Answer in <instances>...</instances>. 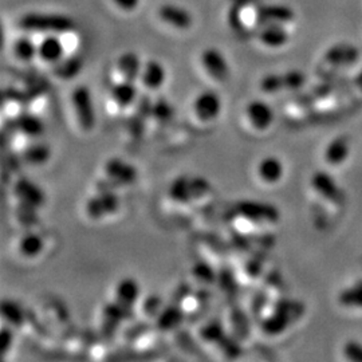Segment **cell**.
Segmentation results:
<instances>
[{
	"label": "cell",
	"mask_w": 362,
	"mask_h": 362,
	"mask_svg": "<svg viewBox=\"0 0 362 362\" xmlns=\"http://www.w3.org/2000/svg\"><path fill=\"white\" fill-rule=\"evenodd\" d=\"M243 119L248 129L255 133H266L272 129L275 121V112L272 105L264 100L255 98L248 101L243 107Z\"/></svg>",
	"instance_id": "9"
},
{
	"label": "cell",
	"mask_w": 362,
	"mask_h": 362,
	"mask_svg": "<svg viewBox=\"0 0 362 362\" xmlns=\"http://www.w3.org/2000/svg\"><path fill=\"white\" fill-rule=\"evenodd\" d=\"M223 113V100L219 93L215 90H204L199 93L191 104L192 118L200 125L215 124Z\"/></svg>",
	"instance_id": "7"
},
{
	"label": "cell",
	"mask_w": 362,
	"mask_h": 362,
	"mask_svg": "<svg viewBox=\"0 0 362 362\" xmlns=\"http://www.w3.org/2000/svg\"><path fill=\"white\" fill-rule=\"evenodd\" d=\"M140 81L149 91H158L167 82V69L157 59H149L143 66Z\"/></svg>",
	"instance_id": "18"
},
{
	"label": "cell",
	"mask_w": 362,
	"mask_h": 362,
	"mask_svg": "<svg viewBox=\"0 0 362 362\" xmlns=\"http://www.w3.org/2000/svg\"><path fill=\"white\" fill-rule=\"evenodd\" d=\"M57 74L61 78H71L77 76L82 67V61L78 57H65L57 64Z\"/></svg>",
	"instance_id": "32"
},
{
	"label": "cell",
	"mask_w": 362,
	"mask_h": 362,
	"mask_svg": "<svg viewBox=\"0 0 362 362\" xmlns=\"http://www.w3.org/2000/svg\"><path fill=\"white\" fill-rule=\"evenodd\" d=\"M38 58L45 64L54 66L65 58V45L58 34H46L39 42Z\"/></svg>",
	"instance_id": "16"
},
{
	"label": "cell",
	"mask_w": 362,
	"mask_h": 362,
	"mask_svg": "<svg viewBox=\"0 0 362 362\" xmlns=\"http://www.w3.org/2000/svg\"><path fill=\"white\" fill-rule=\"evenodd\" d=\"M164 306L165 305H163L161 298L157 297V296H151V297L146 298L143 305L144 311L148 315H155L156 318L158 317V314L164 309Z\"/></svg>",
	"instance_id": "37"
},
{
	"label": "cell",
	"mask_w": 362,
	"mask_h": 362,
	"mask_svg": "<svg viewBox=\"0 0 362 362\" xmlns=\"http://www.w3.org/2000/svg\"><path fill=\"white\" fill-rule=\"evenodd\" d=\"M259 88L267 95H275L279 94L282 91H286L285 78L284 73H270L266 74L264 77L260 79L259 82Z\"/></svg>",
	"instance_id": "30"
},
{
	"label": "cell",
	"mask_w": 362,
	"mask_h": 362,
	"mask_svg": "<svg viewBox=\"0 0 362 362\" xmlns=\"http://www.w3.org/2000/svg\"><path fill=\"white\" fill-rule=\"evenodd\" d=\"M350 155V139L345 134H341L327 144L325 149V161L330 167H339L346 163Z\"/></svg>",
	"instance_id": "21"
},
{
	"label": "cell",
	"mask_w": 362,
	"mask_h": 362,
	"mask_svg": "<svg viewBox=\"0 0 362 362\" xmlns=\"http://www.w3.org/2000/svg\"><path fill=\"white\" fill-rule=\"evenodd\" d=\"M1 311H3V318H10V325H19L22 324V314L19 308L13 303V302H7L4 300L3 302V306H1Z\"/></svg>",
	"instance_id": "36"
},
{
	"label": "cell",
	"mask_w": 362,
	"mask_h": 362,
	"mask_svg": "<svg viewBox=\"0 0 362 362\" xmlns=\"http://www.w3.org/2000/svg\"><path fill=\"white\" fill-rule=\"evenodd\" d=\"M125 313L117 305L115 300H110L103 308L101 313V329L105 336H113L118 326L127 321Z\"/></svg>",
	"instance_id": "25"
},
{
	"label": "cell",
	"mask_w": 362,
	"mask_h": 362,
	"mask_svg": "<svg viewBox=\"0 0 362 362\" xmlns=\"http://www.w3.org/2000/svg\"><path fill=\"white\" fill-rule=\"evenodd\" d=\"M15 194L21 200V203L28 207L38 208L45 203V196L38 187L30 181L22 180L15 187Z\"/></svg>",
	"instance_id": "27"
},
{
	"label": "cell",
	"mask_w": 362,
	"mask_h": 362,
	"mask_svg": "<svg viewBox=\"0 0 362 362\" xmlns=\"http://www.w3.org/2000/svg\"><path fill=\"white\" fill-rule=\"evenodd\" d=\"M310 185L313 191L325 202L333 206H342L345 203V194L330 173L325 170L315 172L311 176Z\"/></svg>",
	"instance_id": "12"
},
{
	"label": "cell",
	"mask_w": 362,
	"mask_h": 362,
	"mask_svg": "<svg viewBox=\"0 0 362 362\" xmlns=\"http://www.w3.org/2000/svg\"><path fill=\"white\" fill-rule=\"evenodd\" d=\"M305 308L297 300H281L274 308L272 313L263 320V329L266 334L278 336L282 334L288 326L294 324L303 314Z\"/></svg>",
	"instance_id": "3"
},
{
	"label": "cell",
	"mask_w": 362,
	"mask_h": 362,
	"mask_svg": "<svg viewBox=\"0 0 362 362\" xmlns=\"http://www.w3.org/2000/svg\"><path fill=\"white\" fill-rule=\"evenodd\" d=\"M285 172L284 161L276 156L262 157L255 167L258 180L267 187H274L284 180Z\"/></svg>",
	"instance_id": "13"
},
{
	"label": "cell",
	"mask_w": 362,
	"mask_h": 362,
	"mask_svg": "<svg viewBox=\"0 0 362 362\" xmlns=\"http://www.w3.org/2000/svg\"><path fill=\"white\" fill-rule=\"evenodd\" d=\"M70 107L78 129L85 134L91 133L97 124V113L91 91L88 86L79 85L70 94Z\"/></svg>",
	"instance_id": "2"
},
{
	"label": "cell",
	"mask_w": 362,
	"mask_h": 362,
	"mask_svg": "<svg viewBox=\"0 0 362 362\" xmlns=\"http://www.w3.org/2000/svg\"><path fill=\"white\" fill-rule=\"evenodd\" d=\"M13 57L22 62L28 64L38 58V45H35L31 38L28 37H21L16 39L13 45Z\"/></svg>",
	"instance_id": "28"
},
{
	"label": "cell",
	"mask_w": 362,
	"mask_h": 362,
	"mask_svg": "<svg viewBox=\"0 0 362 362\" xmlns=\"http://www.w3.org/2000/svg\"><path fill=\"white\" fill-rule=\"evenodd\" d=\"M144 64L139 54L134 52H127L118 57L116 62L117 74L119 81L137 82L141 76Z\"/></svg>",
	"instance_id": "19"
},
{
	"label": "cell",
	"mask_w": 362,
	"mask_h": 362,
	"mask_svg": "<svg viewBox=\"0 0 362 362\" xmlns=\"http://www.w3.org/2000/svg\"><path fill=\"white\" fill-rule=\"evenodd\" d=\"M157 13L164 23L179 30H188L194 23V18L191 13L187 8L173 3H165L160 6Z\"/></svg>",
	"instance_id": "15"
},
{
	"label": "cell",
	"mask_w": 362,
	"mask_h": 362,
	"mask_svg": "<svg viewBox=\"0 0 362 362\" xmlns=\"http://www.w3.org/2000/svg\"><path fill=\"white\" fill-rule=\"evenodd\" d=\"M296 18L294 11L284 4H266L258 8V19L264 25H287Z\"/></svg>",
	"instance_id": "20"
},
{
	"label": "cell",
	"mask_w": 362,
	"mask_h": 362,
	"mask_svg": "<svg viewBox=\"0 0 362 362\" xmlns=\"http://www.w3.org/2000/svg\"><path fill=\"white\" fill-rule=\"evenodd\" d=\"M115 4L122 11H133L139 7L141 0H113Z\"/></svg>",
	"instance_id": "39"
},
{
	"label": "cell",
	"mask_w": 362,
	"mask_h": 362,
	"mask_svg": "<svg viewBox=\"0 0 362 362\" xmlns=\"http://www.w3.org/2000/svg\"><path fill=\"white\" fill-rule=\"evenodd\" d=\"M184 315V310L180 306H164V309L158 314L157 322L161 330L168 332L180 324Z\"/></svg>",
	"instance_id": "29"
},
{
	"label": "cell",
	"mask_w": 362,
	"mask_h": 362,
	"mask_svg": "<svg viewBox=\"0 0 362 362\" xmlns=\"http://www.w3.org/2000/svg\"><path fill=\"white\" fill-rule=\"evenodd\" d=\"M151 115L158 122L160 121H167V119H170V117H173V106L167 103L165 100H160L158 103H156L151 107Z\"/></svg>",
	"instance_id": "33"
},
{
	"label": "cell",
	"mask_w": 362,
	"mask_h": 362,
	"mask_svg": "<svg viewBox=\"0 0 362 362\" xmlns=\"http://www.w3.org/2000/svg\"><path fill=\"white\" fill-rule=\"evenodd\" d=\"M259 42L269 49H281L290 40L285 25H264L259 31Z\"/></svg>",
	"instance_id": "23"
},
{
	"label": "cell",
	"mask_w": 362,
	"mask_h": 362,
	"mask_svg": "<svg viewBox=\"0 0 362 362\" xmlns=\"http://www.w3.org/2000/svg\"><path fill=\"white\" fill-rule=\"evenodd\" d=\"M200 65L208 77L215 82L224 83L231 77V67L224 54L215 49L208 47L200 54Z\"/></svg>",
	"instance_id": "11"
},
{
	"label": "cell",
	"mask_w": 362,
	"mask_h": 362,
	"mask_svg": "<svg viewBox=\"0 0 362 362\" xmlns=\"http://www.w3.org/2000/svg\"><path fill=\"white\" fill-rule=\"evenodd\" d=\"M344 357L351 362H362V344L357 341H349L344 345Z\"/></svg>",
	"instance_id": "35"
},
{
	"label": "cell",
	"mask_w": 362,
	"mask_h": 362,
	"mask_svg": "<svg viewBox=\"0 0 362 362\" xmlns=\"http://www.w3.org/2000/svg\"><path fill=\"white\" fill-rule=\"evenodd\" d=\"M16 132L30 143V141H34V140H39L43 136L45 124L34 113H23V115L18 117Z\"/></svg>",
	"instance_id": "24"
},
{
	"label": "cell",
	"mask_w": 362,
	"mask_h": 362,
	"mask_svg": "<svg viewBox=\"0 0 362 362\" xmlns=\"http://www.w3.org/2000/svg\"><path fill=\"white\" fill-rule=\"evenodd\" d=\"M119 207L121 200L116 191L103 188L86 199L83 212L90 221H103L116 215Z\"/></svg>",
	"instance_id": "6"
},
{
	"label": "cell",
	"mask_w": 362,
	"mask_h": 362,
	"mask_svg": "<svg viewBox=\"0 0 362 362\" xmlns=\"http://www.w3.org/2000/svg\"><path fill=\"white\" fill-rule=\"evenodd\" d=\"M354 85L358 90L362 91V70L357 74V77L354 78Z\"/></svg>",
	"instance_id": "40"
},
{
	"label": "cell",
	"mask_w": 362,
	"mask_h": 362,
	"mask_svg": "<svg viewBox=\"0 0 362 362\" xmlns=\"http://www.w3.org/2000/svg\"><path fill=\"white\" fill-rule=\"evenodd\" d=\"M192 272H194V278H196L200 284L211 285V284H214V281H215V275L212 274L211 269L207 267L206 264L194 266Z\"/></svg>",
	"instance_id": "38"
},
{
	"label": "cell",
	"mask_w": 362,
	"mask_h": 362,
	"mask_svg": "<svg viewBox=\"0 0 362 362\" xmlns=\"http://www.w3.org/2000/svg\"><path fill=\"white\" fill-rule=\"evenodd\" d=\"M19 26L31 33L62 35L73 31L76 23L70 16L64 13H28L21 18Z\"/></svg>",
	"instance_id": "1"
},
{
	"label": "cell",
	"mask_w": 362,
	"mask_h": 362,
	"mask_svg": "<svg viewBox=\"0 0 362 362\" xmlns=\"http://www.w3.org/2000/svg\"><path fill=\"white\" fill-rule=\"evenodd\" d=\"M235 216L238 223H248L250 226L264 228L276 224L281 220V212L270 203L247 200L236 207Z\"/></svg>",
	"instance_id": "4"
},
{
	"label": "cell",
	"mask_w": 362,
	"mask_h": 362,
	"mask_svg": "<svg viewBox=\"0 0 362 362\" xmlns=\"http://www.w3.org/2000/svg\"><path fill=\"white\" fill-rule=\"evenodd\" d=\"M141 298V286L137 279L132 276H125L119 279L113 290V300L125 313L127 318L130 320L134 315L136 308Z\"/></svg>",
	"instance_id": "10"
},
{
	"label": "cell",
	"mask_w": 362,
	"mask_h": 362,
	"mask_svg": "<svg viewBox=\"0 0 362 362\" xmlns=\"http://www.w3.org/2000/svg\"><path fill=\"white\" fill-rule=\"evenodd\" d=\"M45 247L46 243L42 235L38 233H26L18 239L16 251L22 258L33 260L43 254Z\"/></svg>",
	"instance_id": "22"
},
{
	"label": "cell",
	"mask_w": 362,
	"mask_h": 362,
	"mask_svg": "<svg viewBox=\"0 0 362 362\" xmlns=\"http://www.w3.org/2000/svg\"><path fill=\"white\" fill-rule=\"evenodd\" d=\"M338 300L345 308H354V309H362V282L357 285L350 286L349 288H345Z\"/></svg>",
	"instance_id": "31"
},
{
	"label": "cell",
	"mask_w": 362,
	"mask_h": 362,
	"mask_svg": "<svg viewBox=\"0 0 362 362\" xmlns=\"http://www.w3.org/2000/svg\"><path fill=\"white\" fill-rule=\"evenodd\" d=\"M137 97L139 89L136 82L130 81H118L109 91L110 104L117 112H127L137 101Z\"/></svg>",
	"instance_id": "14"
},
{
	"label": "cell",
	"mask_w": 362,
	"mask_h": 362,
	"mask_svg": "<svg viewBox=\"0 0 362 362\" xmlns=\"http://www.w3.org/2000/svg\"><path fill=\"white\" fill-rule=\"evenodd\" d=\"M208 191H209V185L207 181L182 175L170 182L168 188V199L170 203L184 207L204 197Z\"/></svg>",
	"instance_id": "5"
},
{
	"label": "cell",
	"mask_w": 362,
	"mask_h": 362,
	"mask_svg": "<svg viewBox=\"0 0 362 362\" xmlns=\"http://www.w3.org/2000/svg\"><path fill=\"white\" fill-rule=\"evenodd\" d=\"M22 157L28 165L40 167L49 163L52 157V149L47 144L34 140L27 144L26 148L22 151Z\"/></svg>",
	"instance_id": "26"
},
{
	"label": "cell",
	"mask_w": 362,
	"mask_h": 362,
	"mask_svg": "<svg viewBox=\"0 0 362 362\" xmlns=\"http://www.w3.org/2000/svg\"><path fill=\"white\" fill-rule=\"evenodd\" d=\"M0 351H1V356L3 358H6L7 353H10L13 346V327H8L7 325H3L1 326V332H0Z\"/></svg>",
	"instance_id": "34"
},
{
	"label": "cell",
	"mask_w": 362,
	"mask_h": 362,
	"mask_svg": "<svg viewBox=\"0 0 362 362\" xmlns=\"http://www.w3.org/2000/svg\"><path fill=\"white\" fill-rule=\"evenodd\" d=\"M325 62L336 67H349L360 59V52L350 43H337L325 52Z\"/></svg>",
	"instance_id": "17"
},
{
	"label": "cell",
	"mask_w": 362,
	"mask_h": 362,
	"mask_svg": "<svg viewBox=\"0 0 362 362\" xmlns=\"http://www.w3.org/2000/svg\"><path fill=\"white\" fill-rule=\"evenodd\" d=\"M104 181L107 184V189H116L121 187H129L134 184L139 172L134 165L121 157H112L106 160L104 164Z\"/></svg>",
	"instance_id": "8"
}]
</instances>
